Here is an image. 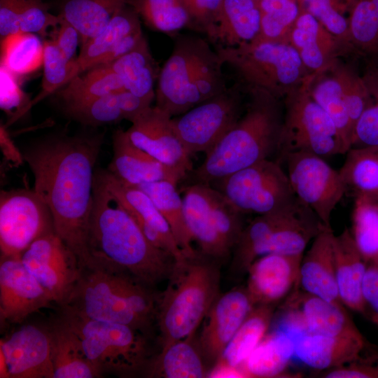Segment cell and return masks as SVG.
<instances>
[{
	"label": "cell",
	"instance_id": "obj_1",
	"mask_svg": "<svg viewBox=\"0 0 378 378\" xmlns=\"http://www.w3.org/2000/svg\"><path fill=\"white\" fill-rule=\"evenodd\" d=\"M103 140L102 133L55 134L37 141L22 154L34 175V190L51 212L56 233L81 267L89 258L94 169Z\"/></svg>",
	"mask_w": 378,
	"mask_h": 378
},
{
	"label": "cell",
	"instance_id": "obj_2",
	"mask_svg": "<svg viewBox=\"0 0 378 378\" xmlns=\"http://www.w3.org/2000/svg\"><path fill=\"white\" fill-rule=\"evenodd\" d=\"M87 262L125 272L148 286L169 279L175 261L154 246L137 223L94 175L88 231Z\"/></svg>",
	"mask_w": 378,
	"mask_h": 378
},
{
	"label": "cell",
	"instance_id": "obj_3",
	"mask_svg": "<svg viewBox=\"0 0 378 378\" xmlns=\"http://www.w3.org/2000/svg\"><path fill=\"white\" fill-rule=\"evenodd\" d=\"M246 92L248 100L239 119L192 170L196 183L211 186L277 153L283 119L280 99L261 90Z\"/></svg>",
	"mask_w": 378,
	"mask_h": 378
},
{
	"label": "cell",
	"instance_id": "obj_4",
	"mask_svg": "<svg viewBox=\"0 0 378 378\" xmlns=\"http://www.w3.org/2000/svg\"><path fill=\"white\" fill-rule=\"evenodd\" d=\"M158 295L132 276L93 263L80 278L64 309L90 319L122 323L150 335Z\"/></svg>",
	"mask_w": 378,
	"mask_h": 378
},
{
	"label": "cell",
	"instance_id": "obj_5",
	"mask_svg": "<svg viewBox=\"0 0 378 378\" xmlns=\"http://www.w3.org/2000/svg\"><path fill=\"white\" fill-rule=\"evenodd\" d=\"M223 65L205 38L177 34L160 70L155 106L173 118L218 94L227 87Z\"/></svg>",
	"mask_w": 378,
	"mask_h": 378
},
{
	"label": "cell",
	"instance_id": "obj_6",
	"mask_svg": "<svg viewBox=\"0 0 378 378\" xmlns=\"http://www.w3.org/2000/svg\"><path fill=\"white\" fill-rule=\"evenodd\" d=\"M164 291L157 297L155 321L161 348L193 337L218 297L220 272L200 258L175 262Z\"/></svg>",
	"mask_w": 378,
	"mask_h": 378
},
{
	"label": "cell",
	"instance_id": "obj_7",
	"mask_svg": "<svg viewBox=\"0 0 378 378\" xmlns=\"http://www.w3.org/2000/svg\"><path fill=\"white\" fill-rule=\"evenodd\" d=\"M216 50L223 63L235 71L245 91L258 89L284 99L309 76L288 42L255 38L234 47L216 46Z\"/></svg>",
	"mask_w": 378,
	"mask_h": 378
},
{
	"label": "cell",
	"instance_id": "obj_8",
	"mask_svg": "<svg viewBox=\"0 0 378 378\" xmlns=\"http://www.w3.org/2000/svg\"><path fill=\"white\" fill-rule=\"evenodd\" d=\"M59 318L79 337L84 351L101 377L144 374L153 357L148 335L129 326L90 319L64 309Z\"/></svg>",
	"mask_w": 378,
	"mask_h": 378
},
{
	"label": "cell",
	"instance_id": "obj_9",
	"mask_svg": "<svg viewBox=\"0 0 378 378\" xmlns=\"http://www.w3.org/2000/svg\"><path fill=\"white\" fill-rule=\"evenodd\" d=\"M309 77L284 99L277 154L307 152L330 157L349 150L336 125L312 97Z\"/></svg>",
	"mask_w": 378,
	"mask_h": 378
},
{
	"label": "cell",
	"instance_id": "obj_10",
	"mask_svg": "<svg viewBox=\"0 0 378 378\" xmlns=\"http://www.w3.org/2000/svg\"><path fill=\"white\" fill-rule=\"evenodd\" d=\"M211 186L243 214H266L298 201L286 172L271 159L240 169Z\"/></svg>",
	"mask_w": 378,
	"mask_h": 378
},
{
	"label": "cell",
	"instance_id": "obj_11",
	"mask_svg": "<svg viewBox=\"0 0 378 378\" xmlns=\"http://www.w3.org/2000/svg\"><path fill=\"white\" fill-rule=\"evenodd\" d=\"M238 81L186 113L172 118L174 131L191 157L208 153L241 117L245 104Z\"/></svg>",
	"mask_w": 378,
	"mask_h": 378
},
{
	"label": "cell",
	"instance_id": "obj_12",
	"mask_svg": "<svg viewBox=\"0 0 378 378\" xmlns=\"http://www.w3.org/2000/svg\"><path fill=\"white\" fill-rule=\"evenodd\" d=\"M281 160L286 163V172L298 200L324 226L331 227L332 212L348 191L340 172L323 158L307 152L288 153Z\"/></svg>",
	"mask_w": 378,
	"mask_h": 378
},
{
	"label": "cell",
	"instance_id": "obj_13",
	"mask_svg": "<svg viewBox=\"0 0 378 378\" xmlns=\"http://www.w3.org/2000/svg\"><path fill=\"white\" fill-rule=\"evenodd\" d=\"M52 231L51 212L34 189L1 191V258H21L36 239Z\"/></svg>",
	"mask_w": 378,
	"mask_h": 378
},
{
	"label": "cell",
	"instance_id": "obj_14",
	"mask_svg": "<svg viewBox=\"0 0 378 378\" xmlns=\"http://www.w3.org/2000/svg\"><path fill=\"white\" fill-rule=\"evenodd\" d=\"M21 260L59 308L68 302L80 276L81 266L74 252L55 231L36 239Z\"/></svg>",
	"mask_w": 378,
	"mask_h": 378
},
{
	"label": "cell",
	"instance_id": "obj_15",
	"mask_svg": "<svg viewBox=\"0 0 378 378\" xmlns=\"http://www.w3.org/2000/svg\"><path fill=\"white\" fill-rule=\"evenodd\" d=\"M52 301L22 262L21 258H1V328L22 324L30 315L49 308Z\"/></svg>",
	"mask_w": 378,
	"mask_h": 378
},
{
	"label": "cell",
	"instance_id": "obj_16",
	"mask_svg": "<svg viewBox=\"0 0 378 378\" xmlns=\"http://www.w3.org/2000/svg\"><path fill=\"white\" fill-rule=\"evenodd\" d=\"M95 174L106 189L131 214L144 236L154 246L170 254L176 262L187 259L168 223L144 191L120 181L107 169L96 171Z\"/></svg>",
	"mask_w": 378,
	"mask_h": 378
},
{
	"label": "cell",
	"instance_id": "obj_17",
	"mask_svg": "<svg viewBox=\"0 0 378 378\" xmlns=\"http://www.w3.org/2000/svg\"><path fill=\"white\" fill-rule=\"evenodd\" d=\"M253 303L246 288L238 287L218 296L204 318L199 349L212 368L248 316Z\"/></svg>",
	"mask_w": 378,
	"mask_h": 378
},
{
	"label": "cell",
	"instance_id": "obj_18",
	"mask_svg": "<svg viewBox=\"0 0 378 378\" xmlns=\"http://www.w3.org/2000/svg\"><path fill=\"white\" fill-rule=\"evenodd\" d=\"M9 378H54L48 326L25 324L0 340Z\"/></svg>",
	"mask_w": 378,
	"mask_h": 378
},
{
	"label": "cell",
	"instance_id": "obj_19",
	"mask_svg": "<svg viewBox=\"0 0 378 378\" xmlns=\"http://www.w3.org/2000/svg\"><path fill=\"white\" fill-rule=\"evenodd\" d=\"M172 118L157 106H151L131 122L125 132L134 145L158 160L191 172V157L174 131Z\"/></svg>",
	"mask_w": 378,
	"mask_h": 378
},
{
	"label": "cell",
	"instance_id": "obj_20",
	"mask_svg": "<svg viewBox=\"0 0 378 378\" xmlns=\"http://www.w3.org/2000/svg\"><path fill=\"white\" fill-rule=\"evenodd\" d=\"M302 256L270 253L252 262L246 290L254 307L274 305L298 286Z\"/></svg>",
	"mask_w": 378,
	"mask_h": 378
},
{
	"label": "cell",
	"instance_id": "obj_21",
	"mask_svg": "<svg viewBox=\"0 0 378 378\" xmlns=\"http://www.w3.org/2000/svg\"><path fill=\"white\" fill-rule=\"evenodd\" d=\"M113 153L107 170L130 186H139L160 181H168L177 185L188 174L158 160L136 147L122 130L113 133Z\"/></svg>",
	"mask_w": 378,
	"mask_h": 378
},
{
	"label": "cell",
	"instance_id": "obj_22",
	"mask_svg": "<svg viewBox=\"0 0 378 378\" xmlns=\"http://www.w3.org/2000/svg\"><path fill=\"white\" fill-rule=\"evenodd\" d=\"M290 300L292 331H307L331 337L365 338L344 306L303 291Z\"/></svg>",
	"mask_w": 378,
	"mask_h": 378
},
{
	"label": "cell",
	"instance_id": "obj_23",
	"mask_svg": "<svg viewBox=\"0 0 378 378\" xmlns=\"http://www.w3.org/2000/svg\"><path fill=\"white\" fill-rule=\"evenodd\" d=\"M291 333L295 338V356L306 365L319 370L363 358L368 344L365 338L331 337L307 331Z\"/></svg>",
	"mask_w": 378,
	"mask_h": 378
},
{
	"label": "cell",
	"instance_id": "obj_24",
	"mask_svg": "<svg viewBox=\"0 0 378 378\" xmlns=\"http://www.w3.org/2000/svg\"><path fill=\"white\" fill-rule=\"evenodd\" d=\"M334 235L331 227L324 226L314 238L302 258L298 286L306 293L344 305L340 298L335 276Z\"/></svg>",
	"mask_w": 378,
	"mask_h": 378
},
{
	"label": "cell",
	"instance_id": "obj_25",
	"mask_svg": "<svg viewBox=\"0 0 378 378\" xmlns=\"http://www.w3.org/2000/svg\"><path fill=\"white\" fill-rule=\"evenodd\" d=\"M214 188L195 183L184 188L183 202L187 227L204 255L223 259L230 255L216 229L212 216Z\"/></svg>",
	"mask_w": 378,
	"mask_h": 378
},
{
	"label": "cell",
	"instance_id": "obj_26",
	"mask_svg": "<svg viewBox=\"0 0 378 378\" xmlns=\"http://www.w3.org/2000/svg\"><path fill=\"white\" fill-rule=\"evenodd\" d=\"M332 246L340 300L345 307L365 315L368 308L363 295V283L368 262L348 227L334 235Z\"/></svg>",
	"mask_w": 378,
	"mask_h": 378
},
{
	"label": "cell",
	"instance_id": "obj_27",
	"mask_svg": "<svg viewBox=\"0 0 378 378\" xmlns=\"http://www.w3.org/2000/svg\"><path fill=\"white\" fill-rule=\"evenodd\" d=\"M288 42L298 51L307 71L314 74L324 70L341 41L313 15L300 10Z\"/></svg>",
	"mask_w": 378,
	"mask_h": 378
},
{
	"label": "cell",
	"instance_id": "obj_28",
	"mask_svg": "<svg viewBox=\"0 0 378 378\" xmlns=\"http://www.w3.org/2000/svg\"><path fill=\"white\" fill-rule=\"evenodd\" d=\"M54 378L101 377L77 334L59 317L48 326Z\"/></svg>",
	"mask_w": 378,
	"mask_h": 378
},
{
	"label": "cell",
	"instance_id": "obj_29",
	"mask_svg": "<svg viewBox=\"0 0 378 378\" xmlns=\"http://www.w3.org/2000/svg\"><path fill=\"white\" fill-rule=\"evenodd\" d=\"M140 19L128 4L118 10L99 34L81 45L79 54L74 61L75 77L100 64L119 41L141 29Z\"/></svg>",
	"mask_w": 378,
	"mask_h": 378
},
{
	"label": "cell",
	"instance_id": "obj_30",
	"mask_svg": "<svg viewBox=\"0 0 378 378\" xmlns=\"http://www.w3.org/2000/svg\"><path fill=\"white\" fill-rule=\"evenodd\" d=\"M260 30V11L255 0H224L213 43L234 47L255 40Z\"/></svg>",
	"mask_w": 378,
	"mask_h": 378
},
{
	"label": "cell",
	"instance_id": "obj_31",
	"mask_svg": "<svg viewBox=\"0 0 378 378\" xmlns=\"http://www.w3.org/2000/svg\"><path fill=\"white\" fill-rule=\"evenodd\" d=\"M129 0H55L48 3L57 15L73 25L81 45L99 34Z\"/></svg>",
	"mask_w": 378,
	"mask_h": 378
},
{
	"label": "cell",
	"instance_id": "obj_32",
	"mask_svg": "<svg viewBox=\"0 0 378 378\" xmlns=\"http://www.w3.org/2000/svg\"><path fill=\"white\" fill-rule=\"evenodd\" d=\"M295 356V338L285 330L266 335L240 366L245 377H275L285 370Z\"/></svg>",
	"mask_w": 378,
	"mask_h": 378
},
{
	"label": "cell",
	"instance_id": "obj_33",
	"mask_svg": "<svg viewBox=\"0 0 378 378\" xmlns=\"http://www.w3.org/2000/svg\"><path fill=\"white\" fill-rule=\"evenodd\" d=\"M119 77L125 90L153 102L160 69L158 67L144 38L132 50L107 64Z\"/></svg>",
	"mask_w": 378,
	"mask_h": 378
},
{
	"label": "cell",
	"instance_id": "obj_34",
	"mask_svg": "<svg viewBox=\"0 0 378 378\" xmlns=\"http://www.w3.org/2000/svg\"><path fill=\"white\" fill-rule=\"evenodd\" d=\"M192 337L161 348L153 356L144 375L148 377L200 378L206 377L204 360Z\"/></svg>",
	"mask_w": 378,
	"mask_h": 378
},
{
	"label": "cell",
	"instance_id": "obj_35",
	"mask_svg": "<svg viewBox=\"0 0 378 378\" xmlns=\"http://www.w3.org/2000/svg\"><path fill=\"white\" fill-rule=\"evenodd\" d=\"M272 304L253 307L213 368H237L267 335L274 315Z\"/></svg>",
	"mask_w": 378,
	"mask_h": 378
},
{
	"label": "cell",
	"instance_id": "obj_36",
	"mask_svg": "<svg viewBox=\"0 0 378 378\" xmlns=\"http://www.w3.org/2000/svg\"><path fill=\"white\" fill-rule=\"evenodd\" d=\"M176 184L160 181L142 184L139 187L152 200L168 223L172 232L187 258L198 256L192 246V237L187 227L183 198L176 189Z\"/></svg>",
	"mask_w": 378,
	"mask_h": 378
},
{
	"label": "cell",
	"instance_id": "obj_37",
	"mask_svg": "<svg viewBox=\"0 0 378 378\" xmlns=\"http://www.w3.org/2000/svg\"><path fill=\"white\" fill-rule=\"evenodd\" d=\"M85 71L83 75L74 77L57 92L64 107L125 90L119 77L106 64L94 66Z\"/></svg>",
	"mask_w": 378,
	"mask_h": 378
},
{
	"label": "cell",
	"instance_id": "obj_38",
	"mask_svg": "<svg viewBox=\"0 0 378 378\" xmlns=\"http://www.w3.org/2000/svg\"><path fill=\"white\" fill-rule=\"evenodd\" d=\"M339 170L348 190L378 202V146L351 148Z\"/></svg>",
	"mask_w": 378,
	"mask_h": 378
},
{
	"label": "cell",
	"instance_id": "obj_39",
	"mask_svg": "<svg viewBox=\"0 0 378 378\" xmlns=\"http://www.w3.org/2000/svg\"><path fill=\"white\" fill-rule=\"evenodd\" d=\"M308 88L314 100L332 119L349 150L354 126L345 103L338 71L331 76L317 78L314 83L309 75Z\"/></svg>",
	"mask_w": 378,
	"mask_h": 378
},
{
	"label": "cell",
	"instance_id": "obj_40",
	"mask_svg": "<svg viewBox=\"0 0 378 378\" xmlns=\"http://www.w3.org/2000/svg\"><path fill=\"white\" fill-rule=\"evenodd\" d=\"M127 4L155 31L176 35L189 28L190 18L183 0H129Z\"/></svg>",
	"mask_w": 378,
	"mask_h": 378
},
{
	"label": "cell",
	"instance_id": "obj_41",
	"mask_svg": "<svg viewBox=\"0 0 378 378\" xmlns=\"http://www.w3.org/2000/svg\"><path fill=\"white\" fill-rule=\"evenodd\" d=\"M43 55V43L34 34L20 31L1 40V66L13 75L36 70Z\"/></svg>",
	"mask_w": 378,
	"mask_h": 378
},
{
	"label": "cell",
	"instance_id": "obj_42",
	"mask_svg": "<svg viewBox=\"0 0 378 378\" xmlns=\"http://www.w3.org/2000/svg\"><path fill=\"white\" fill-rule=\"evenodd\" d=\"M349 44L362 55L378 57V0H357L349 18Z\"/></svg>",
	"mask_w": 378,
	"mask_h": 378
},
{
	"label": "cell",
	"instance_id": "obj_43",
	"mask_svg": "<svg viewBox=\"0 0 378 378\" xmlns=\"http://www.w3.org/2000/svg\"><path fill=\"white\" fill-rule=\"evenodd\" d=\"M354 241L367 262L378 258V202L356 196L350 230Z\"/></svg>",
	"mask_w": 378,
	"mask_h": 378
},
{
	"label": "cell",
	"instance_id": "obj_44",
	"mask_svg": "<svg viewBox=\"0 0 378 378\" xmlns=\"http://www.w3.org/2000/svg\"><path fill=\"white\" fill-rule=\"evenodd\" d=\"M260 30L256 38L288 42L289 33L300 13L297 0H259Z\"/></svg>",
	"mask_w": 378,
	"mask_h": 378
},
{
	"label": "cell",
	"instance_id": "obj_45",
	"mask_svg": "<svg viewBox=\"0 0 378 378\" xmlns=\"http://www.w3.org/2000/svg\"><path fill=\"white\" fill-rule=\"evenodd\" d=\"M357 0H297L300 10L310 13L341 42L349 44V19Z\"/></svg>",
	"mask_w": 378,
	"mask_h": 378
},
{
	"label": "cell",
	"instance_id": "obj_46",
	"mask_svg": "<svg viewBox=\"0 0 378 378\" xmlns=\"http://www.w3.org/2000/svg\"><path fill=\"white\" fill-rule=\"evenodd\" d=\"M74 61L64 57L53 39L43 43L41 90L27 109L65 86L75 77Z\"/></svg>",
	"mask_w": 378,
	"mask_h": 378
},
{
	"label": "cell",
	"instance_id": "obj_47",
	"mask_svg": "<svg viewBox=\"0 0 378 378\" xmlns=\"http://www.w3.org/2000/svg\"><path fill=\"white\" fill-rule=\"evenodd\" d=\"M118 92L81 104L66 106L64 110L74 120L86 126L97 127L118 123L125 120Z\"/></svg>",
	"mask_w": 378,
	"mask_h": 378
},
{
	"label": "cell",
	"instance_id": "obj_48",
	"mask_svg": "<svg viewBox=\"0 0 378 378\" xmlns=\"http://www.w3.org/2000/svg\"><path fill=\"white\" fill-rule=\"evenodd\" d=\"M363 78L370 100L354 125L351 148L378 146V69L370 68Z\"/></svg>",
	"mask_w": 378,
	"mask_h": 378
},
{
	"label": "cell",
	"instance_id": "obj_49",
	"mask_svg": "<svg viewBox=\"0 0 378 378\" xmlns=\"http://www.w3.org/2000/svg\"><path fill=\"white\" fill-rule=\"evenodd\" d=\"M211 212L217 232L226 248L231 253L244 227L242 223L244 214L215 188Z\"/></svg>",
	"mask_w": 378,
	"mask_h": 378
},
{
	"label": "cell",
	"instance_id": "obj_50",
	"mask_svg": "<svg viewBox=\"0 0 378 378\" xmlns=\"http://www.w3.org/2000/svg\"><path fill=\"white\" fill-rule=\"evenodd\" d=\"M50 10L48 3L43 0H22L20 10V31L46 36L48 28H56L60 20Z\"/></svg>",
	"mask_w": 378,
	"mask_h": 378
},
{
	"label": "cell",
	"instance_id": "obj_51",
	"mask_svg": "<svg viewBox=\"0 0 378 378\" xmlns=\"http://www.w3.org/2000/svg\"><path fill=\"white\" fill-rule=\"evenodd\" d=\"M224 0H183L190 18L189 29L213 41Z\"/></svg>",
	"mask_w": 378,
	"mask_h": 378
},
{
	"label": "cell",
	"instance_id": "obj_52",
	"mask_svg": "<svg viewBox=\"0 0 378 378\" xmlns=\"http://www.w3.org/2000/svg\"><path fill=\"white\" fill-rule=\"evenodd\" d=\"M325 378H378V355L326 370Z\"/></svg>",
	"mask_w": 378,
	"mask_h": 378
},
{
	"label": "cell",
	"instance_id": "obj_53",
	"mask_svg": "<svg viewBox=\"0 0 378 378\" xmlns=\"http://www.w3.org/2000/svg\"><path fill=\"white\" fill-rule=\"evenodd\" d=\"M59 18V24L56 27L57 31L53 40L64 57L72 62L77 57L76 52L81 42L80 35L73 25L64 19L60 17Z\"/></svg>",
	"mask_w": 378,
	"mask_h": 378
},
{
	"label": "cell",
	"instance_id": "obj_54",
	"mask_svg": "<svg viewBox=\"0 0 378 378\" xmlns=\"http://www.w3.org/2000/svg\"><path fill=\"white\" fill-rule=\"evenodd\" d=\"M22 0H0L1 40L20 32V10Z\"/></svg>",
	"mask_w": 378,
	"mask_h": 378
},
{
	"label": "cell",
	"instance_id": "obj_55",
	"mask_svg": "<svg viewBox=\"0 0 378 378\" xmlns=\"http://www.w3.org/2000/svg\"><path fill=\"white\" fill-rule=\"evenodd\" d=\"M363 295L370 315L378 316V258L369 261L363 283Z\"/></svg>",
	"mask_w": 378,
	"mask_h": 378
},
{
	"label": "cell",
	"instance_id": "obj_56",
	"mask_svg": "<svg viewBox=\"0 0 378 378\" xmlns=\"http://www.w3.org/2000/svg\"><path fill=\"white\" fill-rule=\"evenodd\" d=\"M13 76L1 66V107L4 110L19 105L22 95Z\"/></svg>",
	"mask_w": 378,
	"mask_h": 378
},
{
	"label": "cell",
	"instance_id": "obj_57",
	"mask_svg": "<svg viewBox=\"0 0 378 378\" xmlns=\"http://www.w3.org/2000/svg\"><path fill=\"white\" fill-rule=\"evenodd\" d=\"M144 38L141 28L124 37L104 58L100 64H109L126 55L136 47Z\"/></svg>",
	"mask_w": 378,
	"mask_h": 378
},
{
	"label": "cell",
	"instance_id": "obj_58",
	"mask_svg": "<svg viewBox=\"0 0 378 378\" xmlns=\"http://www.w3.org/2000/svg\"><path fill=\"white\" fill-rule=\"evenodd\" d=\"M0 377L9 378L7 364L4 356L0 353Z\"/></svg>",
	"mask_w": 378,
	"mask_h": 378
},
{
	"label": "cell",
	"instance_id": "obj_59",
	"mask_svg": "<svg viewBox=\"0 0 378 378\" xmlns=\"http://www.w3.org/2000/svg\"><path fill=\"white\" fill-rule=\"evenodd\" d=\"M370 319L378 327V316L370 315Z\"/></svg>",
	"mask_w": 378,
	"mask_h": 378
},
{
	"label": "cell",
	"instance_id": "obj_60",
	"mask_svg": "<svg viewBox=\"0 0 378 378\" xmlns=\"http://www.w3.org/2000/svg\"><path fill=\"white\" fill-rule=\"evenodd\" d=\"M255 1H259V0H255Z\"/></svg>",
	"mask_w": 378,
	"mask_h": 378
}]
</instances>
